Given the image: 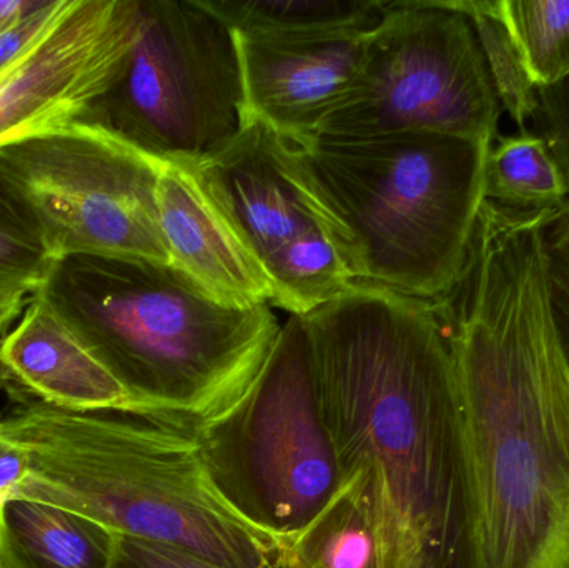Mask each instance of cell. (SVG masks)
<instances>
[{
  "instance_id": "cell-1",
  "label": "cell",
  "mask_w": 569,
  "mask_h": 568,
  "mask_svg": "<svg viewBox=\"0 0 569 568\" xmlns=\"http://www.w3.org/2000/svg\"><path fill=\"white\" fill-rule=\"evenodd\" d=\"M551 213L485 200L463 273L433 302L457 389L461 568H569V366L548 289Z\"/></svg>"
},
{
  "instance_id": "cell-2",
  "label": "cell",
  "mask_w": 569,
  "mask_h": 568,
  "mask_svg": "<svg viewBox=\"0 0 569 568\" xmlns=\"http://www.w3.org/2000/svg\"><path fill=\"white\" fill-rule=\"evenodd\" d=\"M303 319L341 470L370 482L381 568H461L457 389L433 303L355 282Z\"/></svg>"
},
{
  "instance_id": "cell-3",
  "label": "cell",
  "mask_w": 569,
  "mask_h": 568,
  "mask_svg": "<svg viewBox=\"0 0 569 568\" xmlns=\"http://www.w3.org/2000/svg\"><path fill=\"white\" fill-rule=\"evenodd\" d=\"M32 296L119 380L132 417L189 434L242 399L282 330L272 303L230 306L156 260L67 257Z\"/></svg>"
},
{
  "instance_id": "cell-4",
  "label": "cell",
  "mask_w": 569,
  "mask_h": 568,
  "mask_svg": "<svg viewBox=\"0 0 569 568\" xmlns=\"http://www.w3.org/2000/svg\"><path fill=\"white\" fill-rule=\"evenodd\" d=\"M16 402L0 413V439L26 460L17 496L213 566L269 568L279 562L284 544L227 506L207 476L192 434L119 413Z\"/></svg>"
},
{
  "instance_id": "cell-5",
  "label": "cell",
  "mask_w": 569,
  "mask_h": 568,
  "mask_svg": "<svg viewBox=\"0 0 569 568\" xmlns=\"http://www.w3.org/2000/svg\"><path fill=\"white\" fill-rule=\"evenodd\" d=\"M291 146L355 282L425 302L455 289L485 202L490 147L431 132L318 136Z\"/></svg>"
},
{
  "instance_id": "cell-6",
  "label": "cell",
  "mask_w": 569,
  "mask_h": 568,
  "mask_svg": "<svg viewBox=\"0 0 569 568\" xmlns=\"http://www.w3.org/2000/svg\"><path fill=\"white\" fill-rule=\"evenodd\" d=\"M210 482L247 524L282 544L303 532L341 482L310 333L290 316L239 402L193 430Z\"/></svg>"
},
{
  "instance_id": "cell-7",
  "label": "cell",
  "mask_w": 569,
  "mask_h": 568,
  "mask_svg": "<svg viewBox=\"0 0 569 568\" xmlns=\"http://www.w3.org/2000/svg\"><path fill=\"white\" fill-rule=\"evenodd\" d=\"M132 49L92 122L162 162L197 166L250 122L236 32L202 0H139Z\"/></svg>"
},
{
  "instance_id": "cell-8",
  "label": "cell",
  "mask_w": 569,
  "mask_h": 568,
  "mask_svg": "<svg viewBox=\"0 0 569 568\" xmlns=\"http://www.w3.org/2000/svg\"><path fill=\"white\" fill-rule=\"evenodd\" d=\"M162 166L99 123L73 122L0 147V199L53 262L170 263L157 209Z\"/></svg>"
},
{
  "instance_id": "cell-9",
  "label": "cell",
  "mask_w": 569,
  "mask_h": 568,
  "mask_svg": "<svg viewBox=\"0 0 569 568\" xmlns=\"http://www.w3.org/2000/svg\"><path fill=\"white\" fill-rule=\"evenodd\" d=\"M501 110L473 26L453 0H390L353 86L315 137L431 132L491 147Z\"/></svg>"
},
{
  "instance_id": "cell-10",
  "label": "cell",
  "mask_w": 569,
  "mask_h": 568,
  "mask_svg": "<svg viewBox=\"0 0 569 568\" xmlns=\"http://www.w3.org/2000/svg\"><path fill=\"white\" fill-rule=\"evenodd\" d=\"M273 290V306L307 316L353 286L338 239L293 146L250 119L232 143L192 166Z\"/></svg>"
},
{
  "instance_id": "cell-11",
  "label": "cell",
  "mask_w": 569,
  "mask_h": 568,
  "mask_svg": "<svg viewBox=\"0 0 569 568\" xmlns=\"http://www.w3.org/2000/svg\"><path fill=\"white\" fill-rule=\"evenodd\" d=\"M139 0H60L50 26L0 70V147L92 122L139 29Z\"/></svg>"
},
{
  "instance_id": "cell-12",
  "label": "cell",
  "mask_w": 569,
  "mask_h": 568,
  "mask_svg": "<svg viewBox=\"0 0 569 568\" xmlns=\"http://www.w3.org/2000/svg\"><path fill=\"white\" fill-rule=\"evenodd\" d=\"M370 33L279 37L236 32L249 119L293 143L313 139L353 86Z\"/></svg>"
},
{
  "instance_id": "cell-13",
  "label": "cell",
  "mask_w": 569,
  "mask_h": 568,
  "mask_svg": "<svg viewBox=\"0 0 569 568\" xmlns=\"http://www.w3.org/2000/svg\"><path fill=\"white\" fill-rule=\"evenodd\" d=\"M0 389L63 412L132 417L119 380L37 296L0 337Z\"/></svg>"
},
{
  "instance_id": "cell-14",
  "label": "cell",
  "mask_w": 569,
  "mask_h": 568,
  "mask_svg": "<svg viewBox=\"0 0 569 568\" xmlns=\"http://www.w3.org/2000/svg\"><path fill=\"white\" fill-rule=\"evenodd\" d=\"M157 209L170 263L180 272L230 306L272 303V286L192 166L163 162Z\"/></svg>"
},
{
  "instance_id": "cell-15",
  "label": "cell",
  "mask_w": 569,
  "mask_h": 568,
  "mask_svg": "<svg viewBox=\"0 0 569 568\" xmlns=\"http://www.w3.org/2000/svg\"><path fill=\"white\" fill-rule=\"evenodd\" d=\"M116 534L79 514L16 496L0 510V568H112Z\"/></svg>"
},
{
  "instance_id": "cell-16",
  "label": "cell",
  "mask_w": 569,
  "mask_h": 568,
  "mask_svg": "<svg viewBox=\"0 0 569 568\" xmlns=\"http://www.w3.org/2000/svg\"><path fill=\"white\" fill-rule=\"evenodd\" d=\"M282 559L290 568H381L363 470L343 474L337 496L303 532L284 544Z\"/></svg>"
},
{
  "instance_id": "cell-17",
  "label": "cell",
  "mask_w": 569,
  "mask_h": 568,
  "mask_svg": "<svg viewBox=\"0 0 569 568\" xmlns=\"http://www.w3.org/2000/svg\"><path fill=\"white\" fill-rule=\"evenodd\" d=\"M237 33L279 37L373 32L390 0H202Z\"/></svg>"
},
{
  "instance_id": "cell-18",
  "label": "cell",
  "mask_w": 569,
  "mask_h": 568,
  "mask_svg": "<svg viewBox=\"0 0 569 568\" xmlns=\"http://www.w3.org/2000/svg\"><path fill=\"white\" fill-rule=\"evenodd\" d=\"M483 197L521 212L557 210L569 200V187L547 140L535 130L498 136L485 160Z\"/></svg>"
},
{
  "instance_id": "cell-19",
  "label": "cell",
  "mask_w": 569,
  "mask_h": 568,
  "mask_svg": "<svg viewBox=\"0 0 569 568\" xmlns=\"http://www.w3.org/2000/svg\"><path fill=\"white\" fill-rule=\"evenodd\" d=\"M537 89L569 79V0H493Z\"/></svg>"
},
{
  "instance_id": "cell-20",
  "label": "cell",
  "mask_w": 569,
  "mask_h": 568,
  "mask_svg": "<svg viewBox=\"0 0 569 568\" xmlns=\"http://www.w3.org/2000/svg\"><path fill=\"white\" fill-rule=\"evenodd\" d=\"M470 19L493 80L501 109L510 113L520 130H527L538 110V89L531 82L517 43L495 12L493 0H453Z\"/></svg>"
},
{
  "instance_id": "cell-21",
  "label": "cell",
  "mask_w": 569,
  "mask_h": 568,
  "mask_svg": "<svg viewBox=\"0 0 569 568\" xmlns=\"http://www.w3.org/2000/svg\"><path fill=\"white\" fill-rule=\"evenodd\" d=\"M52 263L42 243L0 199V293L32 296Z\"/></svg>"
},
{
  "instance_id": "cell-22",
  "label": "cell",
  "mask_w": 569,
  "mask_h": 568,
  "mask_svg": "<svg viewBox=\"0 0 569 568\" xmlns=\"http://www.w3.org/2000/svg\"><path fill=\"white\" fill-rule=\"evenodd\" d=\"M543 246L551 312L569 366V200L548 219Z\"/></svg>"
},
{
  "instance_id": "cell-23",
  "label": "cell",
  "mask_w": 569,
  "mask_h": 568,
  "mask_svg": "<svg viewBox=\"0 0 569 568\" xmlns=\"http://www.w3.org/2000/svg\"><path fill=\"white\" fill-rule=\"evenodd\" d=\"M535 132L547 140L569 187V79L538 89Z\"/></svg>"
},
{
  "instance_id": "cell-24",
  "label": "cell",
  "mask_w": 569,
  "mask_h": 568,
  "mask_svg": "<svg viewBox=\"0 0 569 568\" xmlns=\"http://www.w3.org/2000/svg\"><path fill=\"white\" fill-rule=\"evenodd\" d=\"M112 568H223L206 562L199 557L160 544L146 542L116 534V554ZM269 568H290L280 556L279 562Z\"/></svg>"
},
{
  "instance_id": "cell-25",
  "label": "cell",
  "mask_w": 569,
  "mask_h": 568,
  "mask_svg": "<svg viewBox=\"0 0 569 568\" xmlns=\"http://www.w3.org/2000/svg\"><path fill=\"white\" fill-rule=\"evenodd\" d=\"M59 3L60 0H43L42 6L33 10L19 26L0 36V70L6 69L23 50L29 49L39 39L40 33L52 22Z\"/></svg>"
},
{
  "instance_id": "cell-26",
  "label": "cell",
  "mask_w": 569,
  "mask_h": 568,
  "mask_svg": "<svg viewBox=\"0 0 569 568\" xmlns=\"http://www.w3.org/2000/svg\"><path fill=\"white\" fill-rule=\"evenodd\" d=\"M26 460L22 454L6 440L0 439V492L16 497L26 479Z\"/></svg>"
},
{
  "instance_id": "cell-27",
  "label": "cell",
  "mask_w": 569,
  "mask_h": 568,
  "mask_svg": "<svg viewBox=\"0 0 569 568\" xmlns=\"http://www.w3.org/2000/svg\"><path fill=\"white\" fill-rule=\"evenodd\" d=\"M43 0H0V36L19 26Z\"/></svg>"
},
{
  "instance_id": "cell-28",
  "label": "cell",
  "mask_w": 569,
  "mask_h": 568,
  "mask_svg": "<svg viewBox=\"0 0 569 568\" xmlns=\"http://www.w3.org/2000/svg\"><path fill=\"white\" fill-rule=\"evenodd\" d=\"M29 297L10 296V293H0V332H7L16 320L22 316Z\"/></svg>"
},
{
  "instance_id": "cell-29",
  "label": "cell",
  "mask_w": 569,
  "mask_h": 568,
  "mask_svg": "<svg viewBox=\"0 0 569 568\" xmlns=\"http://www.w3.org/2000/svg\"><path fill=\"white\" fill-rule=\"evenodd\" d=\"M12 499V497L7 496V494L0 492V510L3 509V506H6L9 500Z\"/></svg>"
},
{
  "instance_id": "cell-30",
  "label": "cell",
  "mask_w": 569,
  "mask_h": 568,
  "mask_svg": "<svg viewBox=\"0 0 569 568\" xmlns=\"http://www.w3.org/2000/svg\"><path fill=\"white\" fill-rule=\"evenodd\" d=\"M3 333H6V332H0V337H2V336H3Z\"/></svg>"
}]
</instances>
